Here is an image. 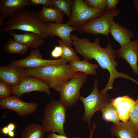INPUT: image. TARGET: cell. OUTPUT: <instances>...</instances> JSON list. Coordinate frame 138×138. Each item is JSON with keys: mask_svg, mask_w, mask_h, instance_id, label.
Returning a JSON list of instances; mask_svg holds the SVG:
<instances>
[{"mask_svg": "<svg viewBox=\"0 0 138 138\" xmlns=\"http://www.w3.org/2000/svg\"><path fill=\"white\" fill-rule=\"evenodd\" d=\"M10 137H14L15 135V133L13 131H9L8 134Z\"/></svg>", "mask_w": 138, "mask_h": 138, "instance_id": "39", "label": "cell"}, {"mask_svg": "<svg viewBox=\"0 0 138 138\" xmlns=\"http://www.w3.org/2000/svg\"><path fill=\"white\" fill-rule=\"evenodd\" d=\"M110 131L112 136L117 138H138V131L130 120L125 122L114 123Z\"/></svg>", "mask_w": 138, "mask_h": 138, "instance_id": "17", "label": "cell"}, {"mask_svg": "<svg viewBox=\"0 0 138 138\" xmlns=\"http://www.w3.org/2000/svg\"><path fill=\"white\" fill-rule=\"evenodd\" d=\"M40 19L44 23L47 22L63 23L64 14L55 7H47L43 6L38 12Z\"/></svg>", "mask_w": 138, "mask_h": 138, "instance_id": "20", "label": "cell"}, {"mask_svg": "<svg viewBox=\"0 0 138 138\" xmlns=\"http://www.w3.org/2000/svg\"><path fill=\"white\" fill-rule=\"evenodd\" d=\"M4 19L0 17V27L5 26V22H4Z\"/></svg>", "mask_w": 138, "mask_h": 138, "instance_id": "37", "label": "cell"}, {"mask_svg": "<svg viewBox=\"0 0 138 138\" xmlns=\"http://www.w3.org/2000/svg\"><path fill=\"white\" fill-rule=\"evenodd\" d=\"M97 124H95L94 122H93L92 123V127L91 129H90V134L89 138H92L93 135L94 130L95 129Z\"/></svg>", "mask_w": 138, "mask_h": 138, "instance_id": "34", "label": "cell"}, {"mask_svg": "<svg viewBox=\"0 0 138 138\" xmlns=\"http://www.w3.org/2000/svg\"><path fill=\"white\" fill-rule=\"evenodd\" d=\"M11 87L13 95L19 98L21 97L25 93L34 91L44 92L48 96L51 94L50 88L48 84L33 76H25L19 85Z\"/></svg>", "mask_w": 138, "mask_h": 138, "instance_id": "10", "label": "cell"}, {"mask_svg": "<svg viewBox=\"0 0 138 138\" xmlns=\"http://www.w3.org/2000/svg\"><path fill=\"white\" fill-rule=\"evenodd\" d=\"M45 23L49 37H53L55 36H57L60 38L66 45L72 47V41L70 37L71 33L73 31L76 30L75 29L69 26L67 23L47 22Z\"/></svg>", "mask_w": 138, "mask_h": 138, "instance_id": "14", "label": "cell"}, {"mask_svg": "<svg viewBox=\"0 0 138 138\" xmlns=\"http://www.w3.org/2000/svg\"><path fill=\"white\" fill-rule=\"evenodd\" d=\"M59 45L60 46L62 50V53L61 58L69 62L73 60H80V58L76 54L77 52L74 49L65 44L61 40H57Z\"/></svg>", "mask_w": 138, "mask_h": 138, "instance_id": "25", "label": "cell"}, {"mask_svg": "<svg viewBox=\"0 0 138 138\" xmlns=\"http://www.w3.org/2000/svg\"><path fill=\"white\" fill-rule=\"evenodd\" d=\"M133 123L135 130L138 131V97L130 113L129 120Z\"/></svg>", "mask_w": 138, "mask_h": 138, "instance_id": "29", "label": "cell"}, {"mask_svg": "<svg viewBox=\"0 0 138 138\" xmlns=\"http://www.w3.org/2000/svg\"><path fill=\"white\" fill-rule=\"evenodd\" d=\"M29 47L28 46L18 42L11 38L4 46L3 48L8 54L18 53L23 55Z\"/></svg>", "mask_w": 138, "mask_h": 138, "instance_id": "23", "label": "cell"}, {"mask_svg": "<svg viewBox=\"0 0 138 138\" xmlns=\"http://www.w3.org/2000/svg\"><path fill=\"white\" fill-rule=\"evenodd\" d=\"M7 126L9 131H13L15 128V124L12 123L8 124Z\"/></svg>", "mask_w": 138, "mask_h": 138, "instance_id": "36", "label": "cell"}, {"mask_svg": "<svg viewBox=\"0 0 138 138\" xmlns=\"http://www.w3.org/2000/svg\"><path fill=\"white\" fill-rule=\"evenodd\" d=\"M71 9L67 23L76 30L88 21L101 16L106 12L91 8L82 0H73Z\"/></svg>", "mask_w": 138, "mask_h": 138, "instance_id": "6", "label": "cell"}, {"mask_svg": "<svg viewBox=\"0 0 138 138\" xmlns=\"http://www.w3.org/2000/svg\"><path fill=\"white\" fill-rule=\"evenodd\" d=\"M52 1L54 7L70 18L73 0H52Z\"/></svg>", "mask_w": 138, "mask_h": 138, "instance_id": "26", "label": "cell"}, {"mask_svg": "<svg viewBox=\"0 0 138 138\" xmlns=\"http://www.w3.org/2000/svg\"><path fill=\"white\" fill-rule=\"evenodd\" d=\"M12 94L11 87L4 81L0 79V100L8 97Z\"/></svg>", "mask_w": 138, "mask_h": 138, "instance_id": "28", "label": "cell"}, {"mask_svg": "<svg viewBox=\"0 0 138 138\" xmlns=\"http://www.w3.org/2000/svg\"><path fill=\"white\" fill-rule=\"evenodd\" d=\"M102 118L106 122H111L114 123L120 122L117 115L116 109L111 101L101 110Z\"/></svg>", "mask_w": 138, "mask_h": 138, "instance_id": "24", "label": "cell"}, {"mask_svg": "<svg viewBox=\"0 0 138 138\" xmlns=\"http://www.w3.org/2000/svg\"><path fill=\"white\" fill-rule=\"evenodd\" d=\"M45 132L39 124L29 123L21 132V138H44Z\"/></svg>", "mask_w": 138, "mask_h": 138, "instance_id": "22", "label": "cell"}, {"mask_svg": "<svg viewBox=\"0 0 138 138\" xmlns=\"http://www.w3.org/2000/svg\"><path fill=\"white\" fill-rule=\"evenodd\" d=\"M33 5L28 0H0V17L4 19L10 18L21 8Z\"/></svg>", "mask_w": 138, "mask_h": 138, "instance_id": "16", "label": "cell"}, {"mask_svg": "<svg viewBox=\"0 0 138 138\" xmlns=\"http://www.w3.org/2000/svg\"><path fill=\"white\" fill-rule=\"evenodd\" d=\"M62 53V51L61 47L59 46H56L52 51L51 56L52 58L57 59L61 57Z\"/></svg>", "mask_w": 138, "mask_h": 138, "instance_id": "32", "label": "cell"}, {"mask_svg": "<svg viewBox=\"0 0 138 138\" xmlns=\"http://www.w3.org/2000/svg\"></svg>", "mask_w": 138, "mask_h": 138, "instance_id": "40", "label": "cell"}, {"mask_svg": "<svg viewBox=\"0 0 138 138\" xmlns=\"http://www.w3.org/2000/svg\"><path fill=\"white\" fill-rule=\"evenodd\" d=\"M69 62L74 71L83 73L87 75H96V69L99 66L98 64H92L84 59L73 60Z\"/></svg>", "mask_w": 138, "mask_h": 138, "instance_id": "21", "label": "cell"}, {"mask_svg": "<svg viewBox=\"0 0 138 138\" xmlns=\"http://www.w3.org/2000/svg\"><path fill=\"white\" fill-rule=\"evenodd\" d=\"M38 105L35 103L23 101L14 95L0 100L1 108L13 110L21 117L34 113L37 109Z\"/></svg>", "mask_w": 138, "mask_h": 138, "instance_id": "11", "label": "cell"}, {"mask_svg": "<svg viewBox=\"0 0 138 138\" xmlns=\"http://www.w3.org/2000/svg\"><path fill=\"white\" fill-rule=\"evenodd\" d=\"M5 25L0 29L4 33L13 30L30 32L39 35L43 39L49 36L45 23L36 11L23 7L17 11L5 22Z\"/></svg>", "mask_w": 138, "mask_h": 138, "instance_id": "2", "label": "cell"}, {"mask_svg": "<svg viewBox=\"0 0 138 138\" xmlns=\"http://www.w3.org/2000/svg\"><path fill=\"white\" fill-rule=\"evenodd\" d=\"M68 62L61 58L54 60L44 59L40 50L37 49L31 50L26 58L12 61L10 64L27 68H36L49 65L65 64Z\"/></svg>", "mask_w": 138, "mask_h": 138, "instance_id": "9", "label": "cell"}, {"mask_svg": "<svg viewBox=\"0 0 138 138\" xmlns=\"http://www.w3.org/2000/svg\"><path fill=\"white\" fill-rule=\"evenodd\" d=\"M109 33L121 47L128 44L131 41V39L134 36L131 31L120 24L116 23L114 21L110 27Z\"/></svg>", "mask_w": 138, "mask_h": 138, "instance_id": "19", "label": "cell"}, {"mask_svg": "<svg viewBox=\"0 0 138 138\" xmlns=\"http://www.w3.org/2000/svg\"><path fill=\"white\" fill-rule=\"evenodd\" d=\"M66 107L60 100H52L44 108L41 125L45 132H56L66 136L64 125L66 120Z\"/></svg>", "mask_w": 138, "mask_h": 138, "instance_id": "4", "label": "cell"}, {"mask_svg": "<svg viewBox=\"0 0 138 138\" xmlns=\"http://www.w3.org/2000/svg\"><path fill=\"white\" fill-rule=\"evenodd\" d=\"M8 33L15 41L28 46L32 49H38L44 43L43 39L39 35L35 33L24 32L23 34H18L13 30Z\"/></svg>", "mask_w": 138, "mask_h": 138, "instance_id": "18", "label": "cell"}, {"mask_svg": "<svg viewBox=\"0 0 138 138\" xmlns=\"http://www.w3.org/2000/svg\"><path fill=\"white\" fill-rule=\"evenodd\" d=\"M35 5H42L47 7H54L52 0H30Z\"/></svg>", "mask_w": 138, "mask_h": 138, "instance_id": "31", "label": "cell"}, {"mask_svg": "<svg viewBox=\"0 0 138 138\" xmlns=\"http://www.w3.org/2000/svg\"><path fill=\"white\" fill-rule=\"evenodd\" d=\"M120 11L117 9L113 11H106L102 15L97 18L88 21L79 29L80 33H90L95 35L101 34L108 38L109 30L114 17L119 15Z\"/></svg>", "mask_w": 138, "mask_h": 138, "instance_id": "8", "label": "cell"}, {"mask_svg": "<svg viewBox=\"0 0 138 138\" xmlns=\"http://www.w3.org/2000/svg\"><path fill=\"white\" fill-rule=\"evenodd\" d=\"M117 51V55L129 64L133 73L138 75V40L131 41Z\"/></svg>", "mask_w": 138, "mask_h": 138, "instance_id": "13", "label": "cell"}, {"mask_svg": "<svg viewBox=\"0 0 138 138\" xmlns=\"http://www.w3.org/2000/svg\"><path fill=\"white\" fill-rule=\"evenodd\" d=\"M87 5L92 8L105 12L106 0H84Z\"/></svg>", "mask_w": 138, "mask_h": 138, "instance_id": "27", "label": "cell"}, {"mask_svg": "<svg viewBox=\"0 0 138 138\" xmlns=\"http://www.w3.org/2000/svg\"><path fill=\"white\" fill-rule=\"evenodd\" d=\"M1 132L4 135H7L9 131L7 126H5L2 128Z\"/></svg>", "mask_w": 138, "mask_h": 138, "instance_id": "35", "label": "cell"}, {"mask_svg": "<svg viewBox=\"0 0 138 138\" xmlns=\"http://www.w3.org/2000/svg\"><path fill=\"white\" fill-rule=\"evenodd\" d=\"M133 5L136 8L137 11L138 12V0H135L133 1Z\"/></svg>", "mask_w": 138, "mask_h": 138, "instance_id": "38", "label": "cell"}, {"mask_svg": "<svg viewBox=\"0 0 138 138\" xmlns=\"http://www.w3.org/2000/svg\"><path fill=\"white\" fill-rule=\"evenodd\" d=\"M72 41L76 51L80 54L84 59L88 61L94 59L102 70H106L109 72V79L105 87L100 92L101 94L105 95L108 90L113 89V84L117 78L128 79L138 85V81L131 78L129 74L120 73L116 70L118 66L116 60L117 50L110 41L103 48L100 45L99 37H97L94 42H91L87 37L81 38L76 35L73 37Z\"/></svg>", "mask_w": 138, "mask_h": 138, "instance_id": "1", "label": "cell"}, {"mask_svg": "<svg viewBox=\"0 0 138 138\" xmlns=\"http://www.w3.org/2000/svg\"><path fill=\"white\" fill-rule=\"evenodd\" d=\"M119 0H106V11H113L117 9V6Z\"/></svg>", "mask_w": 138, "mask_h": 138, "instance_id": "30", "label": "cell"}, {"mask_svg": "<svg viewBox=\"0 0 138 138\" xmlns=\"http://www.w3.org/2000/svg\"><path fill=\"white\" fill-rule=\"evenodd\" d=\"M77 72L70 64L49 65L36 68H26L25 76H33L47 83L50 88L60 92L67 82L74 77Z\"/></svg>", "mask_w": 138, "mask_h": 138, "instance_id": "3", "label": "cell"}, {"mask_svg": "<svg viewBox=\"0 0 138 138\" xmlns=\"http://www.w3.org/2000/svg\"><path fill=\"white\" fill-rule=\"evenodd\" d=\"M87 75L77 72L72 78L66 82L59 93L60 101L66 107L70 108L75 105L81 96L80 91L83 84L87 80Z\"/></svg>", "mask_w": 138, "mask_h": 138, "instance_id": "7", "label": "cell"}, {"mask_svg": "<svg viewBox=\"0 0 138 138\" xmlns=\"http://www.w3.org/2000/svg\"><path fill=\"white\" fill-rule=\"evenodd\" d=\"M25 68L11 64L0 67V79L6 82L11 87L19 85L25 76Z\"/></svg>", "mask_w": 138, "mask_h": 138, "instance_id": "12", "label": "cell"}, {"mask_svg": "<svg viewBox=\"0 0 138 138\" xmlns=\"http://www.w3.org/2000/svg\"><path fill=\"white\" fill-rule=\"evenodd\" d=\"M47 138H70L67 135L57 134L55 133H51L47 136ZM72 138H81L78 136H74Z\"/></svg>", "mask_w": 138, "mask_h": 138, "instance_id": "33", "label": "cell"}, {"mask_svg": "<svg viewBox=\"0 0 138 138\" xmlns=\"http://www.w3.org/2000/svg\"><path fill=\"white\" fill-rule=\"evenodd\" d=\"M111 102L115 108L119 120L122 122L129 120L130 113L135 103V100L127 95L112 99Z\"/></svg>", "mask_w": 138, "mask_h": 138, "instance_id": "15", "label": "cell"}, {"mask_svg": "<svg viewBox=\"0 0 138 138\" xmlns=\"http://www.w3.org/2000/svg\"><path fill=\"white\" fill-rule=\"evenodd\" d=\"M98 83V80L95 79L94 82V88L90 94L86 97L81 96L79 98L84 108V112L82 119L87 123L90 130L91 121L93 114L97 111H101L111 102L112 99L107 93L103 95L99 92Z\"/></svg>", "mask_w": 138, "mask_h": 138, "instance_id": "5", "label": "cell"}]
</instances>
